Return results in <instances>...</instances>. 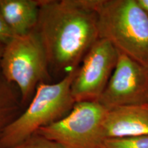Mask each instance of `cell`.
Returning a JSON list of instances; mask_svg holds the SVG:
<instances>
[{
    "label": "cell",
    "mask_w": 148,
    "mask_h": 148,
    "mask_svg": "<svg viewBox=\"0 0 148 148\" xmlns=\"http://www.w3.org/2000/svg\"><path fill=\"white\" fill-rule=\"evenodd\" d=\"M95 0H40L35 32L49 69L64 76L79 68L99 38Z\"/></svg>",
    "instance_id": "1"
},
{
    "label": "cell",
    "mask_w": 148,
    "mask_h": 148,
    "mask_svg": "<svg viewBox=\"0 0 148 148\" xmlns=\"http://www.w3.org/2000/svg\"><path fill=\"white\" fill-rule=\"evenodd\" d=\"M99 38L148 67V14L138 0H95Z\"/></svg>",
    "instance_id": "2"
},
{
    "label": "cell",
    "mask_w": 148,
    "mask_h": 148,
    "mask_svg": "<svg viewBox=\"0 0 148 148\" xmlns=\"http://www.w3.org/2000/svg\"><path fill=\"white\" fill-rule=\"evenodd\" d=\"M77 69L58 82H43L38 85L25 110L1 133L0 148L18 145L39 129L62 119L69 113L75 103L71 87Z\"/></svg>",
    "instance_id": "3"
},
{
    "label": "cell",
    "mask_w": 148,
    "mask_h": 148,
    "mask_svg": "<svg viewBox=\"0 0 148 148\" xmlns=\"http://www.w3.org/2000/svg\"><path fill=\"white\" fill-rule=\"evenodd\" d=\"M0 69L6 80L18 88L23 106L29 103L40 83H48L49 64L35 30L15 36L4 46Z\"/></svg>",
    "instance_id": "4"
},
{
    "label": "cell",
    "mask_w": 148,
    "mask_h": 148,
    "mask_svg": "<svg viewBox=\"0 0 148 148\" xmlns=\"http://www.w3.org/2000/svg\"><path fill=\"white\" fill-rule=\"evenodd\" d=\"M108 110L97 101L77 102L64 118L36 133L64 148H101L106 140L103 122Z\"/></svg>",
    "instance_id": "5"
},
{
    "label": "cell",
    "mask_w": 148,
    "mask_h": 148,
    "mask_svg": "<svg viewBox=\"0 0 148 148\" xmlns=\"http://www.w3.org/2000/svg\"><path fill=\"white\" fill-rule=\"evenodd\" d=\"M119 51L108 40L99 38L84 56L72 82L75 103L98 101L113 73Z\"/></svg>",
    "instance_id": "6"
},
{
    "label": "cell",
    "mask_w": 148,
    "mask_h": 148,
    "mask_svg": "<svg viewBox=\"0 0 148 148\" xmlns=\"http://www.w3.org/2000/svg\"><path fill=\"white\" fill-rule=\"evenodd\" d=\"M97 101L108 110L121 106H143L147 104V66L119 51L113 73Z\"/></svg>",
    "instance_id": "7"
},
{
    "label": "cell",
    "mask_w": 148,
    "mask_h": 148,
    "mask_svg": "<svg viewBox=\"0 0 148 148\" xmlns=\"http://www.w3.org/2000/svg\"><path fill=\"white\" fill-rule=\"evenodd\" d=\"M106 140L148 135V109L125 106L108 110L103 122Z\"/></svg>",
    "instance_id": "8"
},
{
    "label": "cell",
    "mask_w": 148,
    "mask_h": 148,
    "mask_svg": "<svg viewBox=\"0 0 148 148\" xmlns=\"http://www.w3.org/2000/svg\"><path fill=\"white\" fill-rule=\"evenodd\" d=\"M40 6V0H0V12L15 36L35 30Z\"/></svg>",
    "instance_id": "9"
},
{
    "label": "cell",
    "mask_w": 148,
    "mask_h": 148,
    "mask_svg": "<svg viewBox=\"0 0 148 148\" xmlns=\"http://www.w3.org/2000/svg\"><path fill=\"white\" fill-rule=\"evenodd\" d=\"M22 106L18 88L6 80L0 69V136L19 115Z\"/></svg>",
    "instance_id": "10"
},
{
    "label": "cell",
    "mask_w": 148,
    "mask_h": 148,
    "mask_svg": "<svg viewBox=\"0 0 148 148\" xmlns=\"http://www.w3.org/2000/svg\"><path fill=\"white\" fill-rule=\"evenodd\" d=\"M101 148H148L147 136L107 139Z\"/></svg>",
    "instance_id": "11"
},
{
    "label": "cell",
    "mask_w": 148,
    "mask_h": 148,
    "mask_svg": "<svg viewBox=\"0 0 148 148\" xmlns=\"http://www.w3.org/2000/svg\"><path fill=\"white\" fill-rule=\"evenodd\" d=\"M10 148H64L56 142L35 133L21 143Z\"/></svg>",
    "instance_id": "12"
},
{
    "label": "cell",
    "mask_w": 148,
    "mask_h": 148,
    "mask_svg": "<svg viewBox=\"0 0 148 148\" xmlns=\"http://www.w3.org/2000/svg\"><path fill=\"white\" fill-rule=\"evenodd\" d=\"M15 35L5 22L2 14L0 12V44L5 45L10 41Z\"/></svg>",
    "instance_id": "13"
},
{
    "label": "cell",
    "mask_w": 148,
    "mask_h": 148,
    "mask_svg": "<svg viewBox=\"0 0 148 148\" xmlns=\"http://www.w3.org/2000/svg\"><path fill=\"white\" fill-rule=\"evenodd\" d=\"M138 1L148 14V0H138Z\"/></svg>",
    "instance_id": "14"
},
{
    "label": "cell",
    "mask_w": 148,
    "mask_h": 148,
    "mask_svg": "<svg viewBox=\"0 0 148 148\" xmlns=\"http://www.w3.org/2000/svg\"><path fill=\"white\" fill-rule=\"evenodd\" d=\"M3 49H4V45L0 44V60H1V56H2V53L3 51Z\"/></svg>",
    "instance_id": "15"
},
{
    "label": "cell",
    "mask_w": 148,
    "mask_h": 148,
    "mask_svg": "<svg viewBox=\"0 0 148 148\" xmlns=\"http://www.w3.org/2000/svg\"><path fill=\"white\" fill-rule=\"evenodd\" d=\"M143 107H145V108H147L148 109V103H147V104H145V105H144V106H143Z\"/></svg>",
    "instance_id": "16"
}]
</instances>
